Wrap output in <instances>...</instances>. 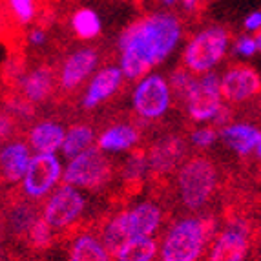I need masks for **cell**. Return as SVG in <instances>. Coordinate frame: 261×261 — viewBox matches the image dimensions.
<instances>
[{
	"label": "cell",
	"mask_w": 261,
	"mask_h": 261,
	"mask_svg": "<svg viewBox=\"0 0 261 261\" xmlns=\"http://www.w3.org/2000/svg\"><path fill=\"white\" fill-rule=\"evenodd\" d=\"M183 22L172 11H155L137 18L117 40L119 62L124 79L137 83L166 62L183 42Z\"/></svg>",
	"instance_id": "obj_1"
},
{
	"label": "cell",
	"mask_w": 261,
	"mask_h": 261,
	"mask_svg": "<svg viewBox=\"0 0 261 261\" xmlns=\"http://www.w3.org/2000/svg\"><path fill=\"white\" fill-rule=\"evenodd\" d=\"M216 238V221L208 216H185L166 228L159 243L161 261H199Z\"/></svg>",
	"instance_id": "obj_2"
},
{
	"label": "cell",
	"mask_w": 261,
	"mask_h": 261,
	"mask_svg": "<svg viewBox=\"0 0 261 261\" xmlns=\"http://www.w3.org/2000/svg\"><path fill=\"white\" fill-rule=\"evenodd\" d=\"M165 212L155 201H141L137 205L115 212L108 221H105L99 236L106 250L115 254L117 248L130 238H153L161 228Z\"/></svg>",
	"instance_id": "obj_3"
},
{
	"label": "cell",
	"mask_w": 261,
	"mask_h": 261,
	"mask_svg": "<svg viewBox=\"0 0 261 261\" xmlns=\"http://www.w3.org/2000/svg\"><path fill=\"white\" fill-rule=\"evenodd\" d=\"M218 166L206 155H192L181 163L175 174V188L181 205L190 212L205 208L218 190Z\"/></svg>",
	"instance_id": "obj_4"
},
{
	"label": "cell",
	"mask_w": 261,
	"mask_h": 261,
	"mask_svg": "<svg viewBox=\"0 0 261 261\" xmlns=\"http://www.w3.org/2000/svg\"><path fill=\"white\" fill-rule=\"evenodd\" d=\"M230 33L223 26L212 24L203 30L196 31L190 39L185 42L181 53V66L192 75L210 73L225 61V57L230 51Z\"/></svg>",
	"instance_id": "obj_5"
},
{
	"label": "cell",
	"mask_w": 261,
	"mask_h": 261,
	"mask_svg": "<svg viewBox=\"0 0 261 261\" xmlns=\"http://www.w3.org/2000/svg\"><path fill=\"white\" fill-rule=\"evenodd\" d=\"M174 92L165 75L152 71L141 77L132 88V110L135 117L144 122H155L163 119L172 108Z\"/></svg>",
	"instance_id": "obj_6"
},
{
	"label": "cell",
	"mask_w": 261,
	"mask_h": 261,
	"mask_svg": "<svg viewBox=\"0 0 261 261\" xmlns=\"http://www.w3.org/2000/svg\"><path fill=\"white\" fill-rule=\"evenodd\" d=\"M112 175L113 165L110 155L93 146L64 163L62 183L71 185L79 190H100L110 183Z\"/></svg>",
	"instance_id": "obj_7"
},
{
	"label": "cell",
	"mask_w": 261,
	"mask_h": 261,
	"mask_svg": "<svg viewBox=\"0 0 261 261\" xmlns=\"http://www.w3.org/2000/svg\"><path fill=\"white\" fill-rule=\"evenodd\" d=\"M64 163L61 153H33L20 181V192L28 201L46 199L61 187Z\"/></svg>",
	"instance_id": "obj_8"
},
{
	"label": "cell",
	"mask_w": 261,
	"mask_h": 261,
	"mask_svg": "<svg viewBox=\"0 0 261 261\" xmlns=\"http://www.w3.org/2000/svg\"><path fill=\"white\" fill-rule=\"evenodd\" d=\"M185 112L196 124H212L219 110L225 106L221 93V77L216 71L197 75L185 99Z\"/></svg>",
	"instance_id": "obj_9"
},
{
	"label": "cell",
	"mask_w": 261,
	"mask_h": 261,
	"mask_svg": "<svg viewBox=\"0 0 261 261\" xmlns=\"http://www.w3.org/2000/svg\"><path fill=\"white\" fill-rule=\"evenodd\" d=\"M86 206L88 201L83 190L62 183L51 196L46 197L40 216L51 226L53 232H66L81 221Z\"/></svg>",
	"instance_id": "obj_10"
},
{
	"label": "cell",
	"mask_w": 261,
	"mask_h": 261,
	"mask_svg": "<svg viewBox=\"0 0 261 261\" xmlns=\"http://www.w3.org/2000/svg\"><path fill=\"white\" fill-rule=\"evenodd\" d=\"M252 245V228L245 218H232L212 240L206 261H245Z\"/></svg>",
	"instance_id": "obj_11"
},
{
	"label": "cell",
	"mask_w": 261,
	"mask_h": 261,
	"mask_svg": "<svg viewBox=\"0 0 261 261\" xmlns=\"http://www.w3.org/2000/svg\"><path fill=\"white\" fill-rule=\"evenodd\" d=\"M100 55L92 46L77 48L66 55L57 71V84L59 90L64 93L77 92L79 88L86 86L92 75L99 70Z\"/></svg>",
	"instance_id": "obj_12"
},
{
	"label": "cell",
	"mask_w": 261,
	"mask_h": 261,
	"mask_svg": "<svg viewBox=\"0 0 261 261\" xmlns=\"http://www.w3.org/2000/svg\"><path fill=\"white\" fill-rule=\"evenodd\" d=\"M221 93L226 105H243L261 93V75L243 62L230 64L221 75Z\"/></svg>",
	"instance_id": "obj_13"
},
{
	"label": "cell",
	"mask_w": 261,
	"mask_h": 261,
	"mask_svg": "<svg viewBox=\"0 0 261 261\" xmlns=\"http://www.w3.org/2000/svg\"><path fill=\"white\" fill-rule=\"evenodd\" d=\"M126 83L119 64H105L92 75V79L86 83L81 95V106L83 110H95L108 102L112 97Z\"/></svg>",
	"instance_id": "obj_14"
},
{
	"label": "cell",
	"mask_w": 261,
	"mask_h": 261,
	"mask_svg": "<svg viewBox=\"0 0 261 261\" xmlns=\"http://www.w3.org/2000/svg\"><path fill=\"white\" fill-rule=\"evenodd\" d=\"M31 157H33V150L26 139L13 137V139L2 143L0 146V177L4 179L6 183L20 185L31 163Z\"/></svg>",
	"instance_id": "obj_15"
},
{
	"label": "cell",
	"mask_w": 261,
	"mask_h": 261,
	"mask_svg": "<svg viewBox=\"0 0 261 261\" xmlns=\"http://www.w3.org/2000/svg\"><path fill=\"white\" fill-rule=\"evenodd\" d=\"M141 141V132L134 122H112L97 134L95 146L106 155L134 152Z\"/></svg>",
	"instance_id": "obj_16"
},
{
	"label": "cell",
	"mask_w": 261,
	"mask_h": 261,
	"mask_svg": "<svg viewBox=\"0 0 261 261\" xmlns=\"http://www.w3.org/2000/svg\"><path fill=\"white\" fill-rule=\"evenodd\" d=\"M57 86V73L49 66H35L28 70L26 73L18 79V90L20 97L26 99L30 105H40L48 100Z\"/></svg>",
	"instance_id": "obj_17"
},
{
	"label": "cell",
	"mask_w": 261,
	"mask_h": 261,
	"mask_svg": "<svg viewBox=\"0 0 261 261\" xmlns=\"http://www.w3.org/2000/svg\"><path fill=\"white\" fill-rule=\"evenodd\" d=\"M66 137V126L59 121L42 119L33 122L28 130L26 141L33 153H61Z\"/></svg>",
	"instance_id": "obj_18"
},
{
	"label": "cell",
	"mask_w": 261,
	"mask_h": 261,
	"mask_svg": "<svg viewBox=\"0 0 261 261\" xmlns=\"http://www.w3.org/2000/svg\"><path fill=\"white\" fill-rule=\"evenodd\" d=\"M259 134H261V128L256 126L254 122L232 121L230 124H226L225 128L219 130V139L236 155L247 157L250 153H254Z\"/></svg>",
	"instance_id": "obj_19"
},
{
	"label": "cell",
	"mask_w": 261,
	"mask_h": 261,
	"mask_svg": "<svg viewBox=\"0 0 261 261\" xmlns=\"http://www.w3.org/2000/svg\"><path fill=\"white\" fill-rule=\"evenodd\" d=\"M187 144L181 137H165L150 150L146 155L148 170L159 172V174H168L174 168H179V161L183 159Z\"/></svg>",
	"instance_id": "obj_20"
},
{
	"label": "cell",
	"mask_w": 261,
	"mask_h": 261,
	"mask_svg": "<svg viewBox=\"0 0 261 261\" xmlns=\"http://www.w3.org/2000/svg\"><path fill=\"white\" fill-rule=\"evenodd\" d=\"M68 261H112V254L106 250L99 234L81 232L71 241Z\"/></svg>",
	"instance_id": "obj_21"
},
{
	"label": "cell",
	"mask_w": 261,
	"mask_h": 261,
	"mask_svg": "<svg viewBox=\"0 0 261 261\" xmlns=\"http://www.w3.org/2000/svg\"><path fill=\"white\" fill-rule=\"evenodd\" d=\"M97 143V132L92 124L88 122H75L71 126L66 128L64 144H62L61 155L62 159H73L79 153L93 148Z\"/></svg>",
	"instance_id": "obj_22"
},
{
	"label": "cell",
	"mask_w": 261,
	"mask_h": 261,
	"mask_svg": "<svg viewBox=\"0 0 261 261\" xmlns=\"http://www.w3.org/2000/svg\"><path fill=\"white\" fill-rule=\"evenodd\" d=\"M159 254V241L155 238H130L117 248L112 261H153Z\"/></svg>",
	"instance_id": "obj_23"
},
{
	"label": "cell",
	"mask_w": 261,
	"mask_h": 261,
	"mask_svg": "<svg viewBox=\"0 0 261 261\" xmlns=\"http://www.w3.org/2000/svg\"><path fill=\"white\" fill-rule=\"evenodd\" d=\"M70 28L81 40H95L102 33V18L93 8H79L71 13Z\"/></svg>",
	"instance_id": "obj_24"
},
{
	"label": "cell",
	"mask_w": 261,
	"mask_h": 261,
	"mask_svg": "<svg viewBox=\"0 0 261 261\" xmlns=\"http://www.w3.org/2000/svg\"><path fill=\"white\" fill-rule=\"evenodd\" d=\"M40 218V212L35 205H31L30 201H18L11 206L8 214V225L9 230L18 238H28L31 226L35 225L37 219Z\"/></svg>",
	"instance_id": "obj_25"
},
{
	"label": "cell",
	"mask_w": 261,
	"mask_h": 261,
	"mask_svg": "<svg viewBox=\"0 0 261 261\" xmlns=\"http://www.w3.org/2000/svg\"><path fill=\"white\" fill-rule=\"evenodd\" d=\"M53 238H55V232L53 228L44 221L42 216L37 219V223L31 226L30 234H28L26 241L30 243V247L37 248V250H44L53 243Z\"/></svg>",
	"instance_id": "obj_26"
},
{
	"label": "cell",
	"mask_w": 261,
	"mask_h": 261,
	"mask_svg": "<svg viewBox=\"0 0 261 261\" xmlns=\"http://www.w3.org/2000/svg\"><path fill=\"white\" fill-rule=\"evenodd\" d=\"M219 139V130L214 128L212 124H197L194 130L190 132V146L197 150H206L210 146L216 144V141Z\"/></svg>",
	"instance_id": "obj_27"
},
{
	"label": "cell",
	"mask_w": 261,
	"mask_h": 261,
	"mask_svg": "<svg viewBox=\"0 0 261 261\" xmlns=\"http://www.w3.org/2000/svg\"><path fill=\"white\" fill-rule=\"evenodd\" d=\"M8 8L22 26L31 24L37 17V0H8Z\"/></svg>",
	"instance_id": "obj_28"
},
{
	"label": "cell",
	"mask_w": 261,
	"mask_h": 261,
	"mask_svg": "<svg viewBox=\"0 0 261 261\" xmlns=\"http://www.w3.org/2000/svg\"><path fill=\"white\" fill-rule=\"evenodd\" d=\"M194 79H196V75H192L188 70H185L183 66L170 75L168 81H170V86H172V92H174V97H177L179 100H183L187 92L190 90L192 83H194Z\"/></svg>",
	"instance_id": "obj_29"
},
{
	"label": "cell",
	"mask_w": 261,
	"mask_h": 261,
	"mask_svg": "<svg viewBox=\"0 0 261 261\" xmlns=\"http://www.w3.org/2000/svg\"><path fill=\"white\" fill-rule=\"evenodd\" d=\"M232 51H234L236 57H240V59H252L254 55L259 53L256 35L241 33L240 37H236V40L232 42Z\"/></svg>",
	"instance_id": "obj_30"
},
{
	"label": "cell",
	"mask_w": 261,
	"mask_h": 261,
	"mask_svg": "<svg viewBox=\"0 0 261 261\" xmlns=\"http://www.w3.org/2000/svg\"><path fill=\"white\" fill-rule=\"evenodd\" d=\"M148 170V161H146V155L144 153H130L124 170H122V175L126 181H137L139 177H143V174Z\"/></svg>",
	"instance_id": "obj_31"
},
{
	"label": "cell",
	"mask_w": 261,
	"mask_h": 261,
	"mask_svg": "<svg viewBox=\"0 0 261 261\" xmlns=\"http://www.w3.org/2000/svg\"><path fill=\"white\" fill-rule=\"evenodd\" d=\"M17 132V121L8 110H0V143L13 139Z\"/></svg>",
	"instance_id": "obj_32"
},
{
	"label": "cell",
	"mask_w": 261,
	"mask_h": 261,
	"mask_svg": "<svg viewBox=\"0 0 261 261\" xmlns=\"http://www.w3.org/2000/svg\"><path fill=\"white\" fill-rule=\"evenodd\" d=\"M8 110L11 115H13L15 119L17 117H31V112H33V105H30L26 99H22V97H17V99H13V102H9L8 105Z\"/></svg>",
	"instance_id": "obj_33"
},
{
	"label": "cell",
	"mask_w": 261,
	"mask_h": 261,
	"mask_svg": "<svg viewBox=\"0 0 261 261\" xmlns=\"http://www.w3.org/2000/svg\"><path fill=\"white\" fill-rule=\"evenodd\" d=\"M243 28L245 33H250V35H257L261 31V9H254L247 17L243 18Z\"/></svg>",
	"instance_id": "obj_34"
},
{
	"label": "cell",
	"mask_w": 261,
	"mask_h": 261,
	"mask_svg": "<svg viewBox=\"0 0 261 261\" xmlns=\"http://www.w3.org/2000/svg\"><path fill=\"white\" fill-rule=\"evenodd\" d=\"M48 42V33L42 28H33V30L28 33V44L33 46V48H40Z\"/></svg>",
	"instance_id": "obj_35"
},
{
	"label": "cell",
	"mask_w": 261,
	"mask_h": 261,
	"mask_svg": "<svg viewBox=\"0 0 261 261\" xmlns=\"http://www.w3.org/2000/svg\"><path fill=\"white\" fill-rule=\"evenodd\" d=\"M179 4L183 6V9H187V11H194L201 4V0H179Z\"/></svg>",
	"instance_id": "obj_36"
},
{
	"label": "cell",
	"mask_w": 261,
	"mask_h": 261,
	"mask_svg": "<svg viewBox=\"0 0 261 261\" xmlns=\"http://www.w3.org/2000/svg\"><path fill=\"white\" fill-rule=\"evenodd\" d=\"M254 155L257 157L261 161V134H259V137H257V143H256V148H254Z\"/></svg>",
	"instance_id": "obj_37"
},
{
	"label": "cell",
	"mask_w": 261,
	"mask_h": 261,
	"mask_svg": "<svg viewBox=\"0 0 261 261\" xmlns=\"http://www.w3.org/2000/svg\"><path fill=\"white\" fill-rule=\"evenodd\" d=\"M179 0H161V4L165 6V8H172V6L177 4Z\"/></svg>",
	"instance_id": "obj_38"
},
{
	"label": "cell",
	"mask_w": 261,
	"mask_h": 261,
	"mask_svg": "<svg viewBox=\"0 0 261 261\" xmlns=\"http://www.w3.org/2000/svg\"><path fill=\"white\" fill-rule=\"evenodd\" d=\"M256 40H257V48H259V53H261V31L256 35Z\"/></svg>",
	"instance_id": "obj_39"
},
{
	"label": "cell",
	"mask_w": 261,
	"mask_h": 261,
	"mask_svg": "<svg viewBox=\"0 0 261 261\" xmlns=\"http://www.w3.org/2000/svg\"><path fill=\"white\" fill-rule=\"evenodd\" d=\"M0 146H2V143H0Z\"/></svg>",
	"instance_id": "obj_40"
}]
</instances>
